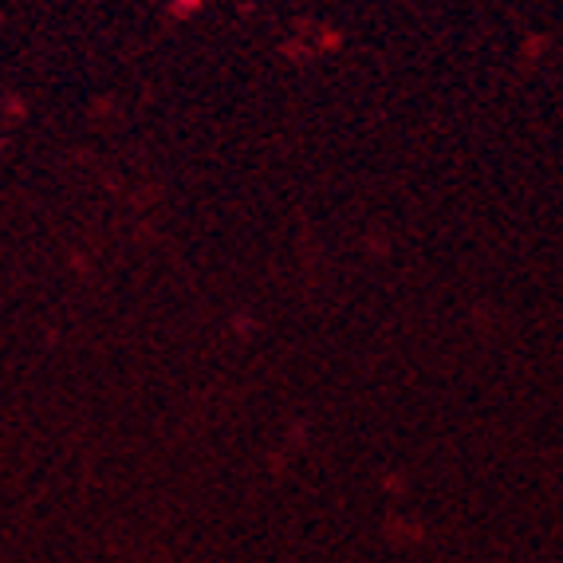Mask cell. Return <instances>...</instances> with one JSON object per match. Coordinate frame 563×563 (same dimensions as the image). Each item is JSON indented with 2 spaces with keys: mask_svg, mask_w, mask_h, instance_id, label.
I'll return each mask as SVG.
<instances>
[]
</instances>
